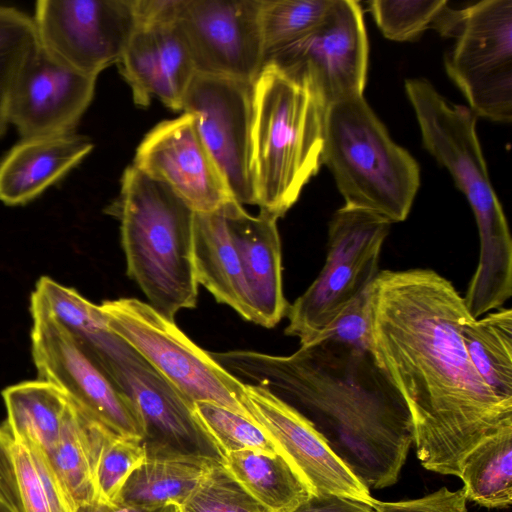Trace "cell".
Here are the masks:
<instances>
[{"label":"cell","instance_id":"cell-1","mask_svg":"<svg viewBox=\"0 0 512 512\" xmlns=\"http://www.w3.org/2000/svg\"><path fill=\"white\" fill-rule=\"evenodd\" d=\"M372 354L410 412L420 464L459 476L466 454L512 426V401L475 370L462 338L474 318L452 283L430 269L379 271Z\"/></svg>","mask_w":512,"mask_h":512},{"label":"cell","instance_id":"cell-2","mask_svg":"<svg viewBox=\"0 0 512 512\" xmlns=\"http://www.w3.org/2000/svg\"><path fill=\"white\" fill-rule=\"evenodd\" d=\"M209 353L240 382L265 388L304 416L368 489L398 481L414 442L412 418L371 352L318 341L289 356Z\"/></svg>","mask_w":512,"mask_h":512},{"label":"cell","instance_id":"cell-3","mask_svg":"<svg viewBox=\"0 0 512 512\" xmlns=\"http://www.w3.org/2000/svg\"><path fill=\"white\" fill-rule=\"evenodd\" d=\"M113 209L121 223L127 273L149 305L173 321L180 310L195 308V212L165 184L133 164L123 173Z\"/></svg>","mask_w":512,"mask_h":512},{"label":"cell","instance_id":"cell-4","mask_svg":"<svg viewBox=\"0 0 512 512\" xmlns=\"http://www.w3.org/2000/svg\"><path fill=\"white\" fill-rule=\"evenodd\" d=\"M325 107L270 63L253 84L250 170L256 205L275 218L298 200L322 164Z\"/></svg>","mask_w":512,"mask_h":512},{"label":"cell","instance_id":"cell-5","mask_svg":"<svg viewBox=\"0 0 512 512\" xmlns=\"http://www.w3.org/2000/svg\"><path fill=\"white\" fill-rule=\"evenodd\" d=\"M321 161L333 174L346 206L391 224L409 215L420 185L419 165L391 139L363 95L325 108Z\"/></svg>","mask_w":512,"mask_h":512},{"label":"cell","instance_id":"cell-6","mask_svg":"<svg viewBox=\"0 0 512 512\" xmlns=\"http://www.w3.org/2000/svg\"><path fill=\"white\" fill-rule=\"evenodd\" d=\"M405 90L425 148L449 171L472 208L480 240L479 267H506L512 261V239L489 178L476 116L469 107L448 101L426 79H407Z\"/></svg>","mask_w":512,"mask_h":512},{"label":"cell","instance_id":"cell-7","mask_svg":"<svg viewBox=\"0 0 512 512\" xmlns=\"http://www.w3.org/2000/svg\"><path fill=\"white\" fill-rule=\"evenodd\" d=\"M99 309L109 329L191 403H213L253 422L243 404L244 383L192 342L173 320L136 298L105 300Z\"/></svg>","mask_w":512,"mask_h":512},{"label":"cell","instance_id":"cell-8","mask_svg":"<svg viewBox=\"0 0 512 512\" xmlns=\"http://www.w3.org/2000/svg\"><path fill=\"white\" fill-rule=\"evenodd\" d=\"M391 223L366 210L342 206L328 225L325 263L310 286L289 305L285 334L300 346L313 342L379 273Z\"/></svg>","mask_w":512,"mask_h":512},{"label":"cell","instance_id":"cell-9","mask_svg":"<svg viewBox=\"0 0 512 512\" xmlns=\"http://www.w3.org/2000/svg\"><path fill=\"white\" fill-rule=\"evenodd\" d=\"M85 351L138 407L146 426V446L222 460L197 419L194 404L122 337L105 330L87 343Z\"/></svg>","mask_w":512,"mask_h":512},{"label":"cell","instance_id":"cell-10","mask_svg":"<svg viewBox=\"0 0 512 512\" xmlns=\"http://www.w3.org/2000/svg\"><path fill=\"white\" fill-rule=\"evenodd\" d=\"M368 38L357 1L334 0L315 28L265 57L307 86L326 108L363 95L368 68Z\"/></svg>","mask_w":512,"mask_h":512},{"label":"cell","instance_id":"cell-11","mask_svg":"<svg viewBox=\"0 0 512 512\" xmlns=\"http://www.w3.org/2000/svg\"><path fill=\"white\" fill-rule=\"evenodd\" d=\"M445 58L449 77L477 117L509 123L512 119V0H486L460 9Z\"/></svg>","mask_w":512,"mask_h":512},{"label":"cell","instance_id":"cell-12","mask_svg":"<svg viewBox=\"0 0 512 512\" xmlns=\"http://www.w3.org/2000/svg\"><path fill=\"white\" fill-rule=\"evenodd\" d=\"M30 312L31 352L38 379L59 388L116 435L144 440L145 422L133 400L60 323L40 310Z\"/></svg>","mask_w":512,"mask_h":512},{"label":"cell","instance_id":"cell-13","mask_svg":"<svg viewBox=\"0 0 512 512\" xmlns=\"http://www.w3.org/2000/svg\"><path fill=\"white\" fill-rule=\"evenodd\" d=\"M32 19L49 56L94 77L117 64L135 29L130 0H39Z\"/></svg>","mask_w":512,"mask_h":512},{"label":"cell","instance_id":"cell-14","mask_svg":"<svg viewBox=\"0 0 512 512\" xmlns=\"http://www.w3.org/2000/svg\"><path fill=\"white\" fill-rule=\"evenodd\" d=\"M260 0H183L176 27L196 73L254 83L265 55Z\"/></svg>","mask_w":512,"mask_h":512},{"label":"cell","instance_id":"cell-15","mask_svg":"<svg viewBox=\"0 0 512 512\" xmlns=\"http://www.w3.org/2000/svg\"><path fill=\"white\" fill-rule=\"evenodd\" d=\"M253 84L196 73L182 111L197 130L240 204L256 205L250 170Z\"/></svg>","mask_w":512,"mask_h":512},{"label":"cell","instance_id":"cell-16","mask_svg":"<svg viewBox=\"0 0 512 512\" xmlns=\"http://www.w3.org/2000/svg\"><path fill=\"white\" fill-rule=\"evenodd\" d=\"M243 404L253 422L312 496L336 495L373 504L374 498L331 451L313 425L293 407L265 388L244 384Z\"/></svg>","mask_w":512,"mask_h":512},{"label":"cell","instance_id":"cell-17","mask_svg":"<svg viewBox=\"0 0 512 512\" xmlns=\"http://www.w3.org/2000/svg\"><path fill=\"white\" fill-rule=\"evenodd\" d=\"M132 164L165 184L195 213H212L235 200L190 113L150 130Z\"/></svg>","mask_w":512,"mask_h":512},{"label":"cell","instance_id":"cell-18","mask_svg":"<svg viewBox=\"0 0 512 512\" xmlns=\"http://www.w3.org/2000/svg\"><path fill=\"white\" fill-rule=\"evenodd\" d=\"M96 81L60 64L39 45L14 87L9 123L22 139L73 133L93 100Z\"/></svg>","mask_w":512,"mask_h":512},{"label":"cell","instance_id":"cell-19","mask_svg":"<svg viewBox=\"0 0 512 512\" xmlns=\"http://www.w3.org/2000/svg\"><path fill=\"white\" fill-rule=\"evenodd\" d=\"M117 66L137 106L147 107L157 98L175 111H182L196 74L175 24L135 28Z\"/></svg>","mask_w":512,"mask_h":512},{"label":"cell","instance_id":"cell-20","mask_svg":"<svg viewBox=\"0 0 512 512\" xmlns=\"http://www.w3.org/2000/svg\"><path fill=\"white\" fill-rule=\"evenodd\" d=\"M247 285L256 324L277 325L289 307L283 293L281 242L277 218L249 214L236 200L222 207Z\"/></svg>","mask_w":512,"mask_h":512},{"label":"cell","instance_id":"cell-21","mask_svg":"<svg viewBox=\"0 0 512 512\" xmlns=\"http://www.w3.org/2000/svg\"><path fill=\"white\" fill-rule=\"evenodd\" d=\"M93 149L83 135L21 139L0 161V201L23 205L77 166Z\"/></svg>","mask_w":512,"mask_h":512},{"label":"cell","instance_id":"cell-22","mask_svg":"<svg viewBox=\"0 0 512 512\" xmlns=\"http://www.w3.org/2000/svg\"><path fill=\"white\" fill-rule=\"evenodd\" d=\"M114 503L137 507L181 506L220 461L209 455L146 446Z\"/></svg>","mask_w":512,"mask_h":512},{"label":"cell","instance_id":"cell-23","mask_svg":"<svg viewBox=\"0 0 512 512\" xmlns=\"http://www.w3.org/2000/svg\"><path fill=\"white\" fill-rule=\"evenodd\" d=\"M193 264L198 285L256 323L238 254L227 229L222 208L212 213H195Z\"/></svg>","mask_w":512,"mask_h":512},{"label":"cell","instance_id":"cell-24","mask_svg":"<svg viewBox=\"0 0 512 512\" xmlns=\"http://www.w3.org/2000/svg\"><path fill=\"white\" fill-rule=\"evenodd\" d=\"M110 433L113 432L72 401L56 444L45 454L76 508L98 499L95 466Z\"/></svg>","mask_w":512,"mask_h":512},{"label":"cell","instance_id":"cell-25","mask_svg":"<svg viewBox=\"0 0 512 512\" xmlns=\"http://www.w3.org/2000/svg\"><path fill=\"white\" fill-rule=\"evenodd\" d=\"M2 396L7 412L3 427L12 440L47 454L60 436L71 399L40 379L11 385L3 390Z\"/></svg>","mask_w":512,"mask_h":512},{"label":"cell","instance_id":"cell-26","mask_svg":"<svg viewBox=\"0 0 512 512\" xmlns=\"http://www.w3.org/2000/svg\"><path fill=\"white\" fill-rule=\"evenodd\" d=\"M222 463L231 476L270 512H293L312 494L280 454L229 452Z\"/></svg>","mask_w":512,"mask_h":512},{"label":"cell","instance_id":"cell-27","mask_svg":"<svg viewBox=\"0 0 512 512\" xmlns=\"http://www.w3.org/2000/svg\"><path fill=\"white\" fill-rule=\"evenodd\" d=\"M467 501L489 509L512 504V426L485 438L462 460L458 476Z\"/></svg>","mask_w":512,"mask_h":512},{"label":"cell","instance_id":"cell-28","mask_svg":"<svg viewBox=\"0 0 512 512\" xmlns=\"http://www.w3.org/2000/svg\"><path fill=\"white\" fill-rule=\"evenodd\" d=\"M468 356L484 382L512 401V310L499 308L464 325Z\"/></svg>","mask_w":512,"mask_h":512},{"label":"cell","instance_id":"cell-29","mask_svg":"<svg viewBox=\"0 0 512 512\" xmlns=\"http://www.w3.org/2000/svg\"><path fill=\"white\" fill-rule=\"evenodd\" d=\"M13 460L23 512H76L46 455L13 441Z\"/></svg>","mask_w":512,"mask_h":512},{"label":"cell","instance_id":"cell-30","mask_svg":"<svg viewBox=\"0 0 512 512\" xmlns=\"http://www.w3.org/2000/svg\"><path fill=\"white\" fill-rule=\"evenodd\" d=\"M38 47L32 17L17 8L0 5V138L9 124L16 82Z\"/></svg>","mask_w":512,"mask_h":512},{"label":"cell","instance_id":"cell-31","mask_svg":"<svg viewBox=\"0 0 512 512\" xmlns=\"http://www.w3.org/2000/svg\"><path fill=\"white\" fill-rule=\"evenodd\" d=\"M334 0H260L259 26L265 57L320 24Z\"/></svg>","mask_w":512,"mask_h":512},{"label":"cell","instance_id":"cell-32","mask_svg":"<svg viewBox=\"0 0 512 512\" xmlns=\"http://www.w3.org/2000/svg\"><path fill=\"white\" fill-rule=\"evenodd\" d=\"M194 412L222 458L240 450L277 454L263 430L249 419L209 402L194 403Z\"/></svg>","mask_w":512,"mask_h":512},{"label":"cell","instance_id":"cell-33","mask_svg":"<svg viewBox=\"0 0 512 512\" xmlns=\"http://www.w3.org/2000/svg\"><path fill=\"white\" fill-rule=\"evenodd\" d=\"M445 0H373L369 8L382 34L394 41L414 39L435 28L447 7Z\"/></svg>","mask_w":512,"mask_h":512},{"label":"cell","instance_id":"cell-34","mask_svg":"<svg viewBox=\"0 0 512 512\" xmlns=\"http://www.w3.org/2000/svg\"><path fill=\"white\" fill-rule=\"evenodd\" d=\"M145 456L143 439L108 434L95 466L97 501L114 503L127 478Z\"/></svg>","mask_w":512,"mask_h":512},{"label":"cell","instance_id":"cell-35","mask_svg":"<svg viewBox=\"0 0 512 512\" xmlns=\"http://www.w3.org/2000/svg\"><path fill=\"white\" fill-rule=\"evenodd\" d=\"M185 512H270L218 462L187 500Z\"/></svg>","mask_w":512,"mask_h":512},{"label":"cell","instance_id":"cell-36","mask_svg":"<svg viewBox=\"0 0 512 512\" xmlns=\"http://www.w3.org/2000/svg\"><path fill=\"white\" fill-rule=\"evenodd\" d=\"M371 285L360 292L313 342H337L372 353Z\"/></svg>","mask_w":512,"mask_h":512},{"label":"cell","instance_id":"cell-37","mask_svg":"<svg viewBox=\"0 0 512 512\" xmlns=\"http://www.w3.org/2000/svg\"><path fill=\"white\" fill-rule=\"evenodd\" d=\"M374 512H468L463 489L442 487L416 499L383 502L374 500Z\"/></svg>","mask_w":512,"mask_h":512},{"label":"cell","instance_id":"cell-38","mask_svg":"<svg viewBox=\"0 0 512 512\" xmlns=\"http://www.w3.org/2000/svg\"><path fill=\"white\" fill-rule=\"evenodd\" d=\"M183 0H130L135 28L175 24Z\"/></svg>","mask_w":512,"mask_h":512},{"label":"cell","instance_id":"cell-39","mask_svg":"<svg viewBox=\"0 0 512 512\" xmlns=\"http://www.w3.org/2000/svg\"><path fill=\"white\" fill-rule=\"evenodd\" d=\"M293 512H374L373 504L336 495L312 496Z\"/></svg>","mask_w":512,"mask_h":512},{"label":"cell","instance_id":"cell-40","mask_svg":"<svg viewBox=\"0 0 512 512\" xmlns=\"http://www.w3.org/2000/svg\"><path fill=\"white\" fill-rule=\"evenodd\" d=\"M12 447V438L3 426L0 427V479L18 489Z\"/></svg>","mask_w":512,"mask_h":512},{"label":"cell","instance_id":"cell-41","mask_svg":"<svg viewBox=\"0 0 512 512\" xmlns=\"http://www.w3.org/2000/svg\"><path fill=\"white\" fill-rule=\"evenodd\" d=\"M177 507V505H167L148 508L95 501L88 505L78 507L76 512H176Z\"/></svg>","mask_w":512,"mask_h":512},{"label":"cell","instance_id":"cell-42","mask_svg":"<svg viewBox=\"0 0 512 512\" xmlns=\"http://www.w3.org/2000/svg\"><path fill=\"white\" fill-rule=\"evenodd\" d=\"M0 512H23L19 490L1 479Z\"/></svg>","mask_w":512,"mask_h":512},{"label":"cell","instance_id":"cell-43","mask_svg":"<svg viewBox=\"0 0 512 512\" xmlns=\"http://www.w3.org/2000/svg\"><path fill=\"white\" fill-rule=\"evenodd\" d=\"M176 512H185L180 506L177 507Z\"/></svg>","mask_w":512,"mask_h":512}]
</instances>
